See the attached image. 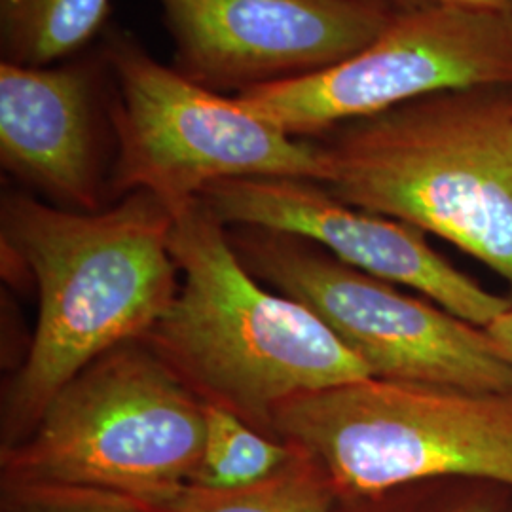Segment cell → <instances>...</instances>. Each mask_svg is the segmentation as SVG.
<instances>
[{
	"label": "cell",
	"instance_id": "cell-5",
	"mask_svg": "<svg viewBox=\"0 0 512 512\" xmlns=\"http://www.w3.org/2000/svg\"><path fill=\"white\" fill-rule=\"evenodd\" d=\"M274 433L310 452L340 499L454 476L512 488V393L366 378L281 404Z\"/></svg>",
	"mask_w": 512,
	"mask_h": 512
},
{
	"label": "cell",
	"instance_id": "cell-7",
	"mask_svg": "<svg viewBox=\"0 0 512 512\" xmlns=\"http://www.w3.org/2000/svg\"><path fill=\"white\" fill-rule=\"evenodd\" d=\"M226 228L247 270L317 313L372 378L512 393V363L486 329L351 268L308 239Z\"/></svg>",
	"mask_w": 512,
	"mask_h": 512
},
{
	"label": "cell",
	"instance_id": "cell-13",
	"mask_svg": "<svg viewBox=\"0 0 512 512\" xmlns=\"http://www.w3.org/2000/svg\"><path fill=\"white\" fill-rule=\"evenodd\" d=\"M110 0H0L2 61L50 67L80 54L105 29Z\"/></svg>",
	"mask_w": 512,
	"mask_h": 512
},
{
	"label": "cell",
	"instance_id": "cell-10",
	"mask_svg": "<svg viewBox=\"0 0 512 512\" xmlns=\"http://www.w3.org/2000/svg\"><path fill=\"white\" fill-rule=\"evenodd\" d=\"M200 198L224 226L313 241L351 268L412 289L476 327L486 329L512 306V298L490 293L452 266L416 226L353 207L310 179H230L211 184Z\"/></svg>",
	"mask_w": 512,
	"mask_h": 512
},
{
	"label": "cell",
	"instance_id": "cell-15",
	"mask_svg": "<svg viewBox=\"0 0 512 512\" xmlns=\"http://www.w3.org/2000/svg\"><path fill=\"white\" fill-rule=\"evenodd\" d=\"M0 512L141 511L126 495L109 490L48 482H0Z\"/></svg>",
	"mask_w": 512,
	"mask_h": 512
},
{
	"label": "cell",
	"instance_id": "cell-8",
	"mask_svg": "<svg viewBox=\"0 0 512 512\" xmlns=\"http://www.w3.org/2000/svg\"><path fill=\"white\" fill-rule=\"evenodd\" d=\"M512 90V16L423 4L397 10L361 52L319 73L238 95L298 139L437 93Z\"/></svg>",
	"mask_w": 512,
	"mask_h": 512
},
{
	"label": "cell",
	"instance_id": "cell-12",
	"mask_svg": "<svg viewBox=\"0 0 512 512\" xmlns=\"http://www.w3.org/2000/svg\"><path fill=\"white\" fill-rule=\"evenodd\" d=\"M275 473L243 488H207L188 484L141 512H338L340 495L325 467L300 446Z\"/></svg>",
	"mask_w": 512,
	"mask_h": 512
},
{
	"label": "cell",
	"instance_id": "cell-9",
	"mask_svg": "<svg viewBox=\"0 0 512 512\" xmlns=\"http://www.w3.org/2000/svg\"><path fill=\"white\" fill-rule=\"evenodd\" d=\"M171 67L211 92L241 93L325 71L361 52L397 10L380 0H156Z\"/></svg>",
	"mask_w": 512,
	"mask_h": 512
},
{
	"label": "cell",
	"instance_id": "cell-17",
	"mask_svg": "<svg viewBox=\"0 0 512 512\" xmlns=\"http://www.w3.org/2000/svg\"><path fill=\"white\" fill-rule=\"evenodd\" d=\"M486 332L494 340L495 346L512 363V306L486 327Z\"/></svg>",
	"mask_w": 512,
	"mask_h": 512
},
{
	"label": "cell",
	"instance_id": "cell-11",
	"mask_svg": "<svg viewBox=\"0 0 512 512\" xmlns=\"http://www.w3.org/2000/svg\"><path fill=\"white\" fill-rule=\"evenodd\" d=\"M112 84L103 57L50 67L0 63V160L52 205L101 211V145Z\"/></svg>",
	"mask_w": 512,
	"mask_h": 512
},
{
	"label": "cell",
	"instance_id": "cell-2",
	"mask_svg": "<svg viewBox=\"0 0 512 512\" xmlns=\"http://www.w3.org/2000/svg\"><path fill=\"white\" fill-rule=\"evenodd\" d=\"M171 215L179 291L143 340L202 403L275 439L281 404L372 378L317 313L247 270L202 198Z\"/></svg>",
	"mask_w": 512,
	"mask_h": 512
},
{
	"label": "cell",
	"instance_id": "cell-4",
	"mask_svg": "<svg viewBox=\"0 0 512 512\" xmlns=\"http://www.w3.org/2000/svg\"><path fill=\"white\" fill-rule=\"evenodd\" d=\"M203 437L202 401L145 340H131L74 376L25 439L0 448V482L88 486L158 503L192 484Z\"/></svg>",
	"mask_w": 512,
	"mask_h": 512
},
{
	"label": "cell",
	"instance_id": "cell-3",
	"mask_svg": "<svg viewBox=\"0 0 512 512\" xmlns=\"http://www.w3.org/2000/svg\"><path fill=\"white\" fill-rule=\"evenodd\" d=\"M315 141L330 194L446 239L512 291V90L421 97Z\"/></svg>",
	"mask_w": 512,
	"mask_h": 512
},
{
	"label": "cell",
	"instance_id": "cell-16",
	"mask_svg": "<svg viewBox=\"0 0 512 512\" xmlns=\"http://www.w3.org/2000/svg\"><path fill=\"white\" fill-rule=\"evenodd\" d=\"M423 4H444L476 12L512 16V0H423Z\"/></svg>",
	"mask_w": 512,
	"mask_h": 512
},
{
	"label": "cell",
	"instance_id": "cell-1",
	"mask_svg": "<svg viewBox=\"0 0 512 512\" xmlns=\"http://www.w3.org/2000/svg\"><path fill=\"white\" fill-rule=\"evenodd\" d=\"M2 245L38 287L37 330L2 393L0 448L25 439L55 395L95 359L143 340L179 291L173 215L139 190L109 209L71 211L27 194L2 198Z\"/></svg>",
	"mask_w": 512,
	"mask_h": 512
},
{
	"label": "cell",
	"instance_id": "cell-6",
	"mask_svg": "<svg viewBox=\"0 0 512 512\" xmlns=\"http://www.w3.org/2000/svg\"><path fill=\"white\" fill-rule=\"evenodd\" d=\"M101 52L112 84L116 150L109 194L116 200L145 190L173 211L230 179L325 183V158L315 139L293 137L236 95L188 80L126 31H110Z\"/></svg>",
	"mask_w": 512,
	"mask_h": 512
},
{
	"label": "cell",
	"instance_id": "cell-18",
	"mask_svg": "<svg viewBox=\"0 0 512 512\" xmlns=\"http://www.w3.org/2000/svg\"><path fill=\"white\" fill-rule=\"evenodd\" d=\"M427 512H492L490 507L480 505V503H473V505H456V507H446V509H439V511Z\"/></svg>",
	"mask_w": 512,
	"mask_h": 512
},
{
	"label": "cell",
	"instance_id": "cell-14",
	"mask_svg": "<svg viewBox=\"0 0 512 512\" xmlns=\"http://www.w3.org/2000/svg\"><path fill=\"white\" fill-rule=\"evenodd\" d=\"M205 437L192 484L243 488L275 473L293 456V446L272 439L217 404L203 403Z\"/></svg>",
	"mask_w": 512,
	"mask_h": 512
},
{
	"label": "cell",
	"instance_id": "cell-19",
	"mask_svg": "<svg viewBox=\"0 0 512 512\" xmlns=\"http://www.w3.org/2000/svg\"><path fill=\"white\" fill-rule=\"evenodd\" d=\"M380 2L391 6L393 10H410V8L423 6V0H380Z\"/></svg>",
	"mask_w": 512,
	"mask_h": 512
}]
</instances>
